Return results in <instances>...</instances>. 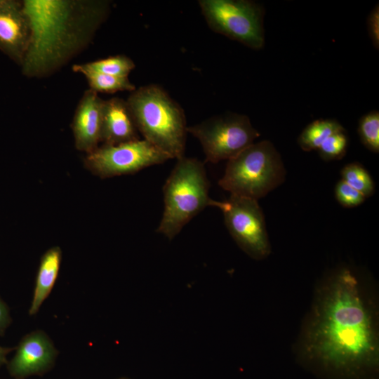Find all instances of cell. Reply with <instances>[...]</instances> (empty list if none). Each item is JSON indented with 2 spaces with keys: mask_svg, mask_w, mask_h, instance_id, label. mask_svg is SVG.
Listing matches in <instances>:
<instances>
[{
  "mask_svg": "<svg viewBox=\"0 0 379 379\" xmlns=\"http://www.w3.org/2000/svg\"><path fill=\"white\" fill-rule=\"evenodd\" d=\"M31 39L21 65L29 78L49 77L82 52L107 18L103 0H24Z\"/></svg>",
  "mask_w": 379,
  "mask_h": 379,
  "instance_id": "2",
  "label": "cell"
},
{
  "mask_svg": "<svg viewBox=\"0 0 379 379\" xmlns=\"http://www.w3.org/2000/svg\"><path fill=\"white\" fill-rule=\"evenodd\" d=\"M342 180L366 198L371 196L375 190L374 182L366 169L359 163L345 165L341 170Z\"/></svg>",
  "mask_w": 379,
  "mask_h": 379,
  "instance_id": "18",
  "label": "cell"
},
{
  "mask_svg": "<svg viewBox=\"0 0 379 379\" xmlns=\"http://www.w3.org/2000/svg\"><path fill=\"white\" fill-rule=\"evenodd\" d=\"M57 354L54 343L44 331H32L19 343L9 371L18 378L42 372L53 362Z\"/></svg>",
  "mask_w": 379,
  "mask_h": 379,
  "instance_id": "11",
  "label": "cell"
},
{
  "mask_svg": "<svg viewBox=\"0 0 379 379\" xmlns=\"http://www.w3.org/2000/svg\"><path fill=\"white\" fill-rule=\"evenodd\" d=\"M187 131L198 139L205 154V161L211 163L228 161L260 136L246 115L236 113L211 117L198 124L187 126Z\"/></svg>",
  "mask_w": 379,
  "mask_h": 379,
  "instance_id": "7",
  "label": "cell"
},
{
  "mask_svg": "<svg viewBox=\"0 0 379 379\" xmlns=\"http://www.w3.org/2000/svg\"><path fill=\"white\" fill-rule=\"evenodd\" d=\"M140 139L126 100L114 97L104 100L101 142L117 145Z\"/></svg>",
  "mask_w": 379,
  "mask_h": 379,
  "instance_id": "13",
  "label": "cell"
},
{
  "mask_svg": "<svg viewBox=\"0 0 379 379\" xmlns=\"http://www.w3.org/2000/svg\"><path fill=\"white\" fill-rule=\"evenodd\" d=\"M378 319L364 282L350 269H338L317 287L298 348L325 368L357 375L378 364Z\"/></svg>",
  "mask_w": 379,
  "mask_h": 379,
  "instance_id": "1",
  "label": "cell"
},
{
  "mask_svg": "<svg viewBox=\"0 0 379 379\" xmlns=\"http://www.w3.org/2000/svg\"><path fill=\"white\" fill-rule=\"evenodd\" d=\"M126 102L144 140L171 159L185 156L187 133L185 112L163 88L149 84L135 88Z\"/></svg>",
  "mask_w": 379,
  "mask_h": 379,
  "instance_id": "3",
  "label": "cell"
},
{
  "mask_svg": "<svg viewBox=\"0 0 379 379\" xmlns=\"http://www.w3.org/2000/svg\"><path fill=\"white\" fill-rule=\"evenodd\" d=\"M72 70L82 74L88 81L89 89L97 93H114L125 91L132 92L136 88L128 77H114L93 71L84 64L74 65Z\"/></svg>",
  "mask_w": 379,
  "mask_h": 379,
  "instance_id": "15",
  "label": "cell"
},
{
  "mask_svg": "<svg viewBox=\"0 0 379 379\" xmlns=\"http://www.w3.org/2000/svg\"><path fill=\"white\" fill-rule=\"evenodd\" d=\"M225 225L231 236L248 256L263 260L271 253L265 216L258 200L230 195L220 201Z\"/></svg>",
  "mask_w": 379,
  "mask_h": 379,
  "instance_id": "9",
  "label": "cell"
},
{
  "mask_svg": "<svg viewBox=\"0 0 379 379\" xmlns=\"http://www.w3.org/2000/svg\"><path fill=\"white\" fill-rule=\"evenodd\" d=\"M367 28L369 37L375 48L379 47V8L377 4L371 11L367 18Z\"/></svg>",
  "mask_w": 379,
  "mask_h": 379,
  "instance_id": "22",
  "label": "cell"
},
{
  "mask_svg": "<svg viewBox=\"0 0 379 379\" xmlns=\"http://www.w3.org/2000/svg\"><path fill=\"white\" fill-rule=\"evenodd\" d=\"M31 39L22 1L0 0V50L20 67Z\"/></svg>",
  "mask_w": 379,
  "mask_h": 379,
  "instance_id": "10",
  "label": "cell"
},
{
  "mask_svg": "<svg viewBox=\"0 0 379 379\" xmlns=\"http://www.w3.org/2000/svg\"><path fill=\"white\" fill-rule=\"evenodd\" d=\"M84 65L93 71L119 77H128L135 67L134 62L124 55L110 56Z\"/></svg>",
  "mask_w": 379,
  "mask_h": 379,
  "instance_id": "17",
  "label": "cell"
},
{
  "mask_svg": "<svg viewBox=\"0 0 379 379\" xmlns=\"http://www.w3.org/2000/svg\"><path fill=\"white\" fill-rule=\"evenodd\" d=\"M9 349L0 345V366L5 362L6 354L9 352Z\"/></svg>",
  "mask_w": 379,
  "mask_h": 379,
  "instance_id": "24",
  "label": "cell"
},
{
  "mask_svg": "<svg viewBox=\"0 0 379 379\" xmlns=\"http://www.w3.org/2000/svg\"><path fill=\"white\" fill-rule=\"evenodd\" d=\"M11 321L8 307L0 298V335H3Z\"/></svg>",
  "mask_w": 379,
  "mask_h": 379,
  "instance_id": "23",
  "label": "cell"
},
{
  "mask_svg": "<svg viewBox=\"0 0 379 379\" xmlns=\"http://www.w3.org/2000/svg\"><path fill=\"white\" fill-rule=\"evenodd\" d=\"M208 27L215 32L258 50L265 43L263 12L247 0H199Z\"/></svg>",
  "mask_w": 379,
  "mask_h": 379,
  "instance_id": "6",
  "label": "cell"
},
{
  "mask_svg": "<svg viewBox=\"0 0 379 379\" xmlns=\"http://www.w3.org/2000/svg\"><path fill=\"white\" fill-rule=\"evenodd\" d=\"M103 101L98 94L86 90L81 98L72 123L77 149L90 153L101 142Z\"/></svg>",
  "mask_w": 379,
  "mask_h": 379,
  "instance_id": "12",
  "label": "cell"
},
{
  "mask_svg": "<svg viewBox=\"0 0 379 379\" xmlns=\"http://www.w3.org/2000/svg\"><path fill=\"white\" fill-rule=\"evenodd\" d=\"M171 158L145 140L117 145L103 144L86 154L85 166L101 178L133 174Z\"/></svg>",
  "mask_w": 379,
  "mask_h": 379,
  "instance_id": "8",
  "label": "cell"
},
{
  "mask_svg": "<svg viewBox=\"0 0 379 379\" xmlns=\"http://www.w3.org/2000/svg\"><path fill=\"white\" fill-rule=\"evenodd\" d=\"M348 138L345 131L338 132L326 138L318 148L320 157L326 161L342 159L347 151Z\"/></svg>",
  "mask_w": 379,
  "mask_h": 379,
  "instance_id": "20",
  "label": "cell"
},
{
  "mask_svg": "<svg viewBox=\"0 0 379 379\" xmlns=\"http://www.w3.org/2000/svg\"><path fill=\"white\" fill-rule=\"evenodd\" d=\"M358 133L363 145L370 151L379 152V113L372 111L359 121Z\"/></svg>",
  "mask_w": 379,
  "mask_h": 379,
  "instance_id": "19",
  "label": "cell"
},
{
  "mask_svg": "<svg viewBox=\"0 0 379 379\" xmlns=\"http://www.w3.org/2000/svg\"><path fill=\"white\" fill-rule=\"evenodd\" d=\"M62 260V251L59 246H53L42 255L29 309L30 316L35 315L49 296L57 280Z\"/></svg>",
  "mask_w": 379,
  "mask_h": 379,
  "instance_id": "14",
  "label": "cell"
},
{
  "mask_svg": "<svg viewBox=\"0 0 379 379\" xmlns=\"http://www.w3.org/2000/svg\"><path fill=\"white\" fill-rule=\"evenodd\" d=\"M177 160L163 187L164 209L157 230L170 240L206 207L218 208L220 202L209 197L203 162L185 156Z\"/></svg>",
  "mask_w": 379,
  "mask_h": 379,
  "instance_id": "4",
  "label": "cell"
},
{
  "mask_svg": "<svg viewBox=\"0 0 379 379\" xmlns=\"http://www.w3.org/2000/svg\"><path fill=\"white\" fill-rule=\"evenodd\" d=\"M341 131L345 130L338 121L320 119L312 121L304 128L298 138V143L304 151L317 150L330 135Z\"/></svg>",
  "mask_w": 379,
  "mask_h": 379,
  "instance_id": "16",
  "label": "cell"
},
{
  "mask_svg": "<svg viewBox=\"0 0 379 379\" xmlns=\"http://www.w3.org/2000/svg\"><path fill=\"white\" fill-rule=\"evenodd\" d=\"M335 195L338 202L343 207L353 208L361 205L366 197L344 180L338 182L335 188Z\"/></svg>",
  "mask_w": 379,
  "mask_h": 379,
  "instance_id": "21",
  "label": "cell"
},
{
  "mask_svg": "<svg viewBox=\"0 0 379 379\" xmlns=\"http://www.w3.org/2000/svg\"><path fill=\"white\" fill-rule=\"evenodd\" d=\"M285 177L279 153L270 141L262 140L229 159L218 185L231 195L258 200L279 186Z\"/></svg>",
  "mask_w": 379,
  "mask_h": 379,
  "instance_id": "5",
  "label": "cell"
}]
</instances>
